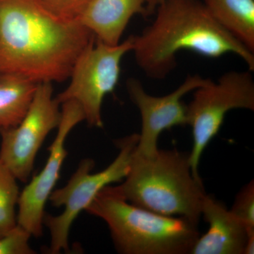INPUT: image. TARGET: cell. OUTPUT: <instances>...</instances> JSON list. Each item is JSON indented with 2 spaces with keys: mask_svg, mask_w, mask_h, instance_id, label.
<instances>
[{
  "mask_svg": "<svg viewBox=\"0 0 254 254\" xmlns=\"http://www.w3.org/2000/svg\"><path fill=\"white\" fill-rule=\"evenodd\" d=\"M153 15L149 26L132 36L136 64L148 78H166L182 50L213 59L235 55L254 71V53L220 27L200 0H165Z\"/></svg>",
  "mask_w": 254,
  "mask_h": 254,
  "instance_id": "cell-2",
  "label": "cell"
},
{
  "mask_svg": "<svg viewBox=\"0 0 254 254\" xmlns=\"http://www.w3.org/2000/svg\"><path fill=\"white\" fill-rule=\"evenodd\" d=\"M110 187L132 204L197 225L206 195L203 182L193 176L190 153L177 150L158 149L148 158L134 151L123 183Z\"/></svg>",
  "mask_w": 254,
  "mask_h": 254,
  "instance_id": "cell-3",
  "label": "cell"
},
{
  "mask_svg": "<svg viewBox=\"0 0 254 254\" xmlns=\"http://www.w3.org/2000/svg\"><path fill=\"white\" fill-rule=\"evenodd\" d=\"M230 211L245 225L249 233L254 232V180L237 193Z\"/></svg>",
  "mask_w": 254,
  "mask_h": 254,
  "instance_id": "cell-16",
  "label": "cell"
},
{
  "mask_svg": "<svg viewBox=\"0 0 254 254\" xmlns=\"http://www.w3.org/2000/svg\"><path fill=\"white\" fill-rule=\"evenodd\" d=\"M165 0H147L146 4V16H152L154 14L157 7L163 3Z\"/></svg>",
  "mask_w": 254,
  "mask_h": 254,
  "instance_id": "cell-19",
  "label": "cell"
},
{
  "mask_svg": "<svg viewBox=\"0 0 254 254\" xmlns=\"http://www.w3.org/2000/svg\"><path fill=\"white\" fill-rule=\"evenodd\" d=\"M138 141V133L119 140V153L113 163L97 173L92 159H85L64 187L53 190L50 195L51 204L57 208L64 207L63 213L57 216L45 215L43 224L49 229L51 254H60L68 250V236L73 221L86 210L97 195L105 187L123 181L131 168L132 157Z\"/></svg>",
  "mask_w": 254,
  "mask_h": 254,
  "instance_id": "cell-5",
  "label": "cell"
},
{
  "mask_svg": "<svg viewBox=\"0 0 254 254\" xmlns=\"http://www.w3.org/2000/svg\"><path fill=\"white\" fill-rule=\"evenodd\" d=\"M61 118V108L53 96L52 83H40L22 121L0 131V160L17 180L28 181L38 152L50 131L59 126Z\"/></svg>",
  "mask_w": 254,
  "mask_h": 254,
  "instance_id": "cell-8",
  "label": "cell"
},
{
  "mask_svg": "<svg viewBox=\"0 0 254 254\" xmlns=\"http://www.w3.org/2000/svg\"><path fill=\"white\" fill-rule=\"evenodd\" d=\"M253 71H230L216 82L210 80L193 91L187 105V125L190 127L193 145L190 153L192 174L202 181L198 166L203 151L218 134L229 112L237 109L254 110Z\"/></svg>",
  "mask_w": 254,
  "mask_h": 254,
  "instance_id": "cell-6",
  "label": "cell"
},
{
  "mask_svg": "<svg viewBox=\"0 0 254 254\" xmlns=\"http://www.w3.org/2000/svg\"><path fill=\"white\" fill-rule=\"evenodd\" d=\"M220 27L254 53V0H200Z\"/></svg>",
  "mask_w": 254,
  "mask_h": 254,
  "instance_id": "cell-13",
  "label": "cell"
},
{
  "mask_svg": "<svg viewBox=\"0 0 254 254\" xmlns=\"http://www.w3.org/2000/svg\"><path fill=\"white\" fill-rule=\"evenodd\" d=\"M132 48V36L118 45L95 39L78 56L68 77L69 84L55 99L60 105L70 100L76 102L88 125L102 128L103 100L116 88L122 60Z\"/></svg>",
  "mask_w": 254,
  "mask_h": 254,
  "instance_id": "cell-7",
  "label": "cell"
},
{
  "mask_svg": "<svg viewBox=\"0 0 254 254\" xmlns=\"http://www.w3.org/2000/svg\"><path fill=\"white\" fill-rule=\"evenodd\" d=\"M38 84L17 75L0 74V131L16 127L22 121Z\"/></svg>",
  "mask_w": 254,
  "mask_h": 254,
  "instance_id": "cell-14",
  "label": "cell"
},
{
  "mask_svg": "<svg viewBox=\"0 0 254 254\" xmlns=\"http://www.w3.org/2000/svg\"><path fill=\"white\" fill-rule=\"evenodd\" d=\"M210 80L198 74L189 75L171 93L154 96L147 93L139 80L129 78L127 82V91L141 118V131L135 154L147 158L153 156L158 150L159 136L165 130L186 126L187 105L182 98Z\"/></svg>",
  "mask_w": 254,
  "mask_h": 254,
  "instance_id": "cell-10",
  "label": "cell"
},
{
  "mask_svg": "<svg viewBox=\"0 0 254 254\" xmlns=\"http://www.w3.org/2000/svg\"><path fill=\"white\" fill-rule=\"evenodd\" d=\"M9 168L0 160V237L17 224L16 206L19 198V188Z\"/></svg>",
  "mask_w": 254,
  "mask_h": 254,
  "instance_id": "cell-15",
  "label": "cell"
},
{
  "mask_svg": "<svg viewBox=\"0 0 254 254\" xmlns=\"http://www.w3.org/2000/svg\"><path fill=\"white\" fill-rule=\"evenodd\" d=\"M62 118L58 133L50 145L48 161L41 173L32 179L20 193L17 223L31 236L43 235L45 206L60 178V170L67 155L65 142L71 130L84 121V114L76 102H65L61 105Z\"/></svg>",
  "mask_w": 254,
  "mask_h": 254,
  "instance_id": "cell-9",
  "label": "cell"
},
{
  "mask_svg": "<svg viewBox=\"0 0 254 254\" xmlns=\"http://www.w3.org/2000/svg\"><path fill=\"white\" fill-rule=\"evenodd\" d=\"M53 14L65 19L78 20L90 0H34Z\"/></svg>",
  "mask_w": 254,
  "mask_h": 254,
  "instance_id": "cell-18",
  "label": "cell"
},
{
  "mask_svg": "<svg viewBox=\"0 0 254 254\" xmlns=\"http://www.w3.org/2000/svg\"><path fill=\"white\" fill-rule=\"evenodd\" d=\"M31 237L26 229L16 224L0 237V254H36L29 244Z\"/></svg>",
  "mask_w": 254,
  "mask_h": 254,
  "instance_id": "cell-17",
  "label": "cell"
},
{
  "mask_svg": "<svg viewBox=\"0 0 254 254\" xmlns=\"http://www.w3.org/2000/svg\"><path fill=\"white\" fill-rule=\"evenodd\" d=\"M85 211L108 225L120 254H190L200 235L194 222L132 204L115 193L110 185Z\"/></svg>",
  "mask_w": 254,
  "mask_h": 254,
  "instance_id": "cell-4",
  "label": "cell"
},
{
  "mask_svg": "<svg viewBox=\"0 0 254 254\" xmlns=\"http://www.w3.org/2000/svg\"><path fill=\"white\" fill-rule=\"evenodd\" d=\"M146 4L147 0H90L78 21L95 39L118 45L133 16L146 17Z\"/></svg>",
  "mask_w": 254,
  "mask_h": 254,
  "instance_id": "cell-12",
  "label": "cell"
},
{
  "mask_svg": "<svg viewBox=\"0 0 254 254\" xmlns=\"http://www.w3.org/2000/svg\"><path fill=\"white\" fill-rule=\"evenodd\" d=\"M201 217L209 225L200 235L190 254H244L248 231L222 202L205 195Z\"/></svg>",
  "mask_w": 254,
  "mask_h": 254,
  "instance_id": "cell-11",
  "label": "cell"
},
{
  "mask_svg": "<svg viewBox=\"0 0 254 254\" xmlns=\"http://www.w3.org/2000/svg\"><path fill=\"white\" fill-rule=\"evenodd\" d=\"M95 39L78 20L59 17L34 0H0V74L66 81Z\"/></svg>",
  "mask_w": 254,
  "mask_h": 254,
  "instance_id": "cell-1",
  "label": "cell"
}]
</instances>
